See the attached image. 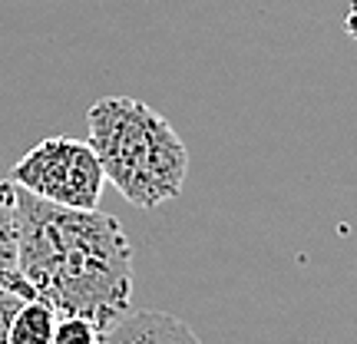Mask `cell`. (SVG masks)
Wrapping results in <instances>:
<instances>
[{
    "label": "cell",
    "mask_w": 357,
    "mask_h": 344,
    "mask_svg": "<svg viewBox=\"0 0 357 344\" xmlns=\"http://www.w3.org/2000/svg\"><path fill=\"white\" fill-rule=\"evenodd\" d=\"M17 192V265L33 298L56 315L113 328L132 298V245L123 225L96 209H70Z\"/></svg>",
    "instance_id": "cell-1"
},
{
    "label": "cell",
    "mask_w": 357,
    "mask_h": 344,
    "mask_svg": "<svg viewBox=\"0 0 357 344\" xmlns=\"http://www.w3.org/2000/svg\"><path fill=\"white\" fill-rule=\"evenodd\" d=\"M89 146L106 182L139 209L178 199L189 176V149L166 116L132 96H102L89 106Z\"/></svg>",
    "instance_id": "cell-2"
},
{
    "label": "cell",
    "mask_w": 357,
    "mask_h": 344,
    "mask_svg": "<svg viewBox=\"0 0 357 344\" xmlns=\"http://www.w3.org/2000/svg\"><path fill=\"white\" fill-rule=\"evenodd\" d=\"M10 182L47 202L96 209L106 186V172L89 142L50 136L17 159V166L10 169Z\"/></svg>",
    "instance_id": "cell-3"
},
{
    "label": "cell",
    "mask_w": 357,
    "mask_h": 344,
    "mask_svg": "<svg viewBox=\"0 0 357 344\" xmlns=\"http://www.w3.org/2000/svg\"><path fill=\"white\" fill-rule=\"evenodd\" d=\"M102 344H202V341L176 315H166V311H136V315H129L126 311L113 328H106Z\"/></svg>",
    "instance_id": "cell-4"
},
{
    "label": "cell",
    "mask_w": 357,
    "mask_h": 344,
    "mask_svg": "<svg viewBox=\"0 0 357 344\" xmlns=\"http://www.w3.org/2000/svg\"><path fill=\"white\" fill-rule=\"evenodd\" d=\"M0 285L33 298L17 265V192L10 179L0 182Z\"/></svg>",
    "instance_id": "cell-5"
},
{
    "label": "cell",
    "mask_w": 357,
    "mask_h": 344,
    "mask_svg": "<svg viewBox=\"0 0 357 344\" xmlns=\"http://www.w3.org/2000/svg\"><path fill=\"white\" fill-rule=\"evenodd\" d=\"M56 318V308L47 305L43 298H26L10 321L7 344H50Z\"/></svg>",
    "instance_id": "cell-6"
},
{
    "label": "cell",
    "mask_w": 357,
    "mask_h": 344,
    "mask_svg": "<svg viewBox=\"0 0 357 344\" xmlns=\"http://www.w3.org/2000/svg\"><path fill=\"white\" fill-rule=\"evenodd\" d=\"M106 328H100L93 318L83 315H60L56 328H53L50 344H102Z\"/></svg>",
    "instance_id": "cell-7"
},
{
    "label": "cell",
    "mask_w": 357,
    "mask_h": 344,
    "mask_svg": "<svg viewBox=\"0 0 357 344\" xmlns=\"http://www.w3.org/2000/svg\"><path fill=\"white\" fill-rule=\"evenodd\" d=\"M26 301V294L13 292L7 285H0V344H7V334H10V321L17 315V308Z\"/></svg>",
    "instance_id": "cell-8"
}]
</instances>
